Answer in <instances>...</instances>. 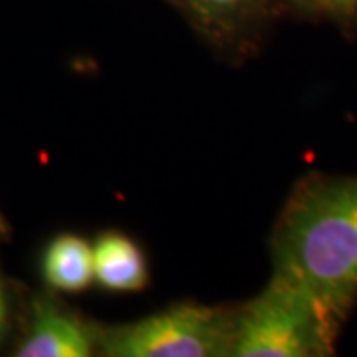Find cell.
<instances>
[{
	"label": "cell",
	"mask_w": 357,
	"mask_h": 357,
	"mask_svg": "<svg viewBox=\"0 0 357 357\" xmlns=\"http://www.w3.org/2000/svg\"><path fill=\"white\" fill-rule=\"evenodd\" d=\"M274 276L306 292L335 328L357 298V177L310 178L272 236Z\"/></svg>",
	"instance_id": "1"
},
{
	"label": "cell",
	"mask_w": 357,
	"mask_h": 357,
	"mask_svg": "<svg viewBox=\"0 0 357 357\" xmlns=\"http://www.w3.org/2000/svg\"><path fill=\"white\" fill-rule=\"evenodd\" d=\"M335 328L318 304L280 276L232 307L230 357H319L332 354Z\"/></svg>",
	"instance_id": "2"
},
{
	"label": "cell",
	"mask_w": 357,
	"mask_h": 357,
	"mask_svg": "<svg viewBox=\"0 0 357 357\" xmlns=\"http://www.w3.org/2000/svg\"><path fill=\"white\" fill-rule=\"evenodd\" d=\"M232 310L175 304L133 324L98 330V354L107 357L229 356Z\"/></svg>",
	"instance_id": "3"
},
{
	"label": "cell",
	"mask_w": 357,
	"mask_h": 357,
	"mask_svg": "<svg viewBox=\"0 0 357 357\" xmlns=\"http://www.w3.org/2000/svg\"><path fill=\"white\" fill-rule=\"evenodd\" d=\"M98 354V330L48 296L32 302L18 357H86Z\"/></svg>",
	"instance_id": "4"
},
{
	"label": "cell",
	"mask_w": 357,
	"mask_h": 357,
	"mask_svg": "<svg viewBox=\"0 0 357 357\" xmlns=\"http://www.w3.org/2000/svg\"><path fill=\"white\" fill-rule=\"evenodd\" d=\"M93 282L109 292H139L149 282L145 252L131 236L119 230L102 232L91 244Z\"/></svg>",
	"instance_id": "5"
},
{
	"label": "cell",
	"mask_w": 357,
	"mask_h": 357,
	"mask_svg": "<svg viewBox=\"0 0 357 357\" xmlns=\"http://www.w3.org/2000/svg\"><path fill=\"white\" fill-rule=\"evenodd\" d=\"M204 36L218 48H243L260 0H177Z\"/></svg>",
	"instance_id": "6"
},
{
	"label": "cell",
	"mask_w": 357,
	"mask_h": 357,
	"mask_svg": "<svg viewBox=\"0 0 357 357\" xmlns=\"http://www.w3.org/2000/svg\"><path fill=\"white\" fill-rule=\"evenodd\" d=\"M40 270L52 290L64 294L84 292L93 282L91 244L72 232L54 236L42 252Z\"/></svg>",
	"instance_id": "7"
},
{
	"label": "cell",
	"mask_w": 357,
	"mask_h": 357,
	"mask_svg": "<svg viewBox=\"0 0 357 357\" xmlns=\"http://www.w3.org/2000/svg\"><path fill=\"white\" fill-rule=\"evenodd\" d=\"M310 10L326 14H356L357 0H296Z\"/></svg>",
	"instance_id": "8"
},
{
	"label": "cell",
	"mask_w": 357,
	"mask_h": 357,
	"mask_svg": "<svg viewBox=\"0 0 357 357\" xmlns=\"http://www.w3.org/2000/svg\"><path fill=\"white\" fill-rule=\"evenodd\" d=\"M8 326H10V298L6 292V284L0 276V340L8 332Z\"/></svg>",
	"instance_id": "9"
},
{
	"label": "cell",
	"mask_w": 357,
	"mask_h": 357,
	"mask_svg": "<svg viewBox=\"0 0 357 357\" xmlns=\"http://www.w3.org/2000/svg\"><path fill=\"white\" fill-rule=\"evenodd\" d=\"M6 230V225H4V218H2V215H0V234Z\"/></svg>",
	"instance_id": "10"
}]
</instances>
